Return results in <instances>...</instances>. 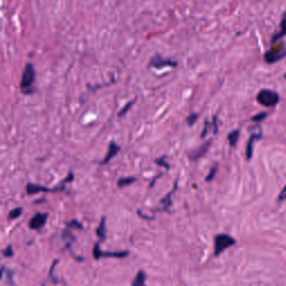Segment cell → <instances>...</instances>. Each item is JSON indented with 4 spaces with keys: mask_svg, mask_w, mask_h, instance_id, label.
Wrapping results in <instances>:
<instances>
[{
    "mask_svg": "<svg viewBox=\"0 0 286 286\" xmlns=\"http://www.w3.org/2000/svg\"><path fill=\"white\" fill-rule=\"evenodd\" d=\"M217 170H218V165H215V166L212 168V170H210L209 175L205 178V181H206V182L213 181V180L215 179V176L217 175Z\"/></svg>",
    "mask_w": 286,
    "mask_h": 286,
    "instance_id": "ac0fdd59",
    "label": "cell"
},
{
    "mask_svg": "<svg viewBox=\"0 0 286 286\" xmlns=\"http://www.w3.org/2000/svg\"><path fill=\"white\" fill-rule=\"evenodd\" d=\"M22 214V208L19 207V208H15V209H12L10 213H9L8 215V217L10 218V219H16L19 217V216Z\"/></svg>",
    "mask_w": 286,
    "mask_h": 286,
    "instance_id": "d6986e66",
    "label": "cell"
},
{
    "mask_svg": "<svg viewBox=\"0 0 286 286\" xmlns=\"http://www.w3.org/2000/svg\"><path fill=\"white\" fill-rule=\"evenodd\" d=\"M177 187H178V184L176 182L175 187H173V189L171 190V192H169V194L165 197V198H163V199L161 200V204L163 205V210H166V212H168L169 208L171 207V205H172V201H171L172 197H171V196L173 195V192H176Z\"/></svg>",
    "mask_w": 286,
    "mask_h": 286,
    "instance_id": "4fadbf2b",
    "label": "cell"
},
{
    "mask_svg": "<svg viewBox=\"0 0 286 286\" xmlns=\"http://www.w3.org/2000/svg\"><path fill=\"white\" fill-rule=\"evenodd\" d=\"M96 235L101 241H104L106 238V227H105V217H102L100 226L96 229Z\"/></svg>",
    "mask_w": 286,
    "mask_h": 286,
    "instance_id": "5bb4252c",
    "label": "cell"
},
{
    "mask_svg": "<svg viewBox=\"0 0 286 286\" xmlns=\"http://www.w3.org/2000/svg\"><path fill=\"white\" fill-rule=\"evenodd\" d=\"M210 125H212V124H210L209 122H206V123H205V128H204V131H203V132H201V138H205L206 135H207L208 131H209V128H210Z\"/></svg>",
    "mask_w": 286,
    "mask_h": 286,
    "instance_id": "484cf974",
    "label": "cell"
},
{
    "mask_svg": "<svg viewBox=\"0 0 286 286\" xmlns=\"http://www.w3.org/2000/svg\"><path fill=\"white\" fill-rule=\"evenodd\" d=\"M273 46L264 54V59L267 64H274L283 59L286 56V47L283 41L280 40L279 44H272Z\"/></svg>",
    "mask_w": 286,
    "mask_h": 286,
    "instance_id": "7a4b0ae2",
    "label": "cell"
},
{
    "mask_svg": "<svg viewBox=\"0 0 286 286\" xmlns=\"http://www.w3.org/2000/svg\"><path fill=\"white\" fill-rule=\"evenodd\" d=\"M137 181V178L134 177H126V178H121L118 181V187L119 188H123V187L126 186H130L131 184H133V182Z\"/></svg>",
    "mask_w": 286,
    "mask_h": 286,
    "instance_id": "e0dca14e",
    "label": "cell"
},
{
    "mask_svg": "<svg viewBox=\"0 0 286 286\" xmlns=\"http://www.w3.org/2000/svg\"><path fill=\"white\" fill-rule=\"evenodd\" d=\"M2 253H3V256H6V257H12L13 256V251H12L11 246L6 247V250H4Z\"/></svg>",
    "mask_w": 286,
    "mask_h": 286,
    "instance_id": "603a6c76",
    "label": "cell"
},
{
    "mask_svg": "<svg viewBox=\"0 0 286 286\" xmlns=\"http://www.w3.org/2000/svg\"><path fill=\"white\" fill-rule=\"evenodd\" d=\"M210 144H212V140H209V141H207L206 143H204L203 145H200L199 148H197L194 152H191L189 154V158L191 159V160H199L200 158H203L206 153H207L208 151V149L210 147Z\"/></svg>",
    "mask_w": 286,
    "mask_h": 286,
    "instance_id": "30bf717a",
    "label": "cell"
},
{
    "mask_svg": "<svg viewBox=\"0 0 286 286\" xmlns=\"http://www.w3.org/2000/svg\"><path fill=\"white\" fill-rule=\"evenodd\" d=\"M286 36V21L281 20V29L276 32V34L272 37V44L278 43V41L282 40V38Z\"/></svg>",
    "mask_w": 286,
    "mask_h": 286,
    "instance_id": "7c38bea8",
    "label": "cell"
},
{
    "mask_svg": "<svg viewBox=\"0 0 286 286\" xmlns=\"http://www.w3.org/2000/svg\"><path fill=\"white\" fill-rule=\"evenodd\" d=\"M267 115H269V113H266V112H262V113H259V114H256V115L253 116L252 121L253 122H261L264 119H266Z\"/></svg>",
    "mask_w": 286,
    "mask_h": 286,
    "instance_id": "44dd1931",
    "label": "cell"
},
{
    "mask_svg": "<svg viewBox=\"0 0 286 286\" xmlns=\"http://www.w3.org/2000/svg\"><path fill=\"white\" fill-rule=\"evenodd\" d=\"M263 138V133L259 132V133H253L251 135V138L248 139V142L246 145V159L248 161L251 160L253 158V153H254V143L256 140H260Z\"/></svg>",
    "mask_w": 286,
    "mask_h": 286,
    "instance_id": "9c48e42d",
    "label": "cell"
},
{
    "mask_svg": "<svg viewBox=\"0 0 286 286\" xmlns=\"http://www.w3.org/2000/svg\"><path fill=\"white\" fill-rule=\"evenodd\" d=\"M134 103H135V98H134V100H132V101H130V102L128 103V104H126V105L123 107V109H122V110L119 112V116H120V118H122V116H123L124 114L128 113L129 110L131 109V106H132V105L134 104Z\"/></svg>",
    "mask_w": 286,
    "mask_h": 286,
    "instance_id": "ffe728a7",
    "label": "cell"
},
{
    "mask_svg": "<svg viewBox=\"0 0 286 286\" xmlns=\"http://www.w3.org/2000/svg\"><path fill=\"white\" fill-rule=\"evenodd\" d=\"M67 227H75V228H78V229H82L83 226L81 224H79L77 220H73V222H69L67 224Z\"/></svg>",
    "mask_w": 286,
    "mask_h": 286,
    "instance_id": "cb8c5ba5",
    "label": "cell"
},
{
    "mask_svg": "<svg viewBox=\"0 0 286 286\" xmlns=\"http://www.w3.org/2000/svg\"><path fill=\"white\" fill-rule=\"evenodd\" d=\"M73 178H74V173L71 171L67 175V177L65 178L64 181L60 184L58 187H56V188L53 189H49L47 187H44V186H38V185H34V184H28L26 186V191L28 195H34V194H38V192H57L60 190H64L65 189V185L68 184V182L73 181Z\"/></svg>",
    "mask_w": 286,
    "mask_h": 286,
    "instance_id": "3957f363",
    "label": "cell"
},
{
    "mask_svg": "<svg viewBox=\"0 0 286 286\" xmlns=\"http://www.w3.org/2000/svg\"><path fill=\"white\" fill-rule=\"evenodd\" d=\"M156 163L157 165H159V166H163L165 167L166 169H169L170 167H169V165L167 162H165V157H162V158H160V159H157L156 160Z\"/></svg>",
    "mask_w": 286,
    "mask_h": 286,
    "instance_id": "d4e9b609",
    "label": "cell"
},
{
    "mask_svg": "<svg viewBox=\"0 0 286 286\" xmlns=\"http://www.w3.org/2000/svg\"><path fill=\"white\" fill-rule=\"evenodd\" d=\"M236 244V239L227 234H218L215 236V256H219L227 248L234 246Z\"/></svg>",
    "mask_w": 286,
    "mask_h": 286,
    "instance_id": "5b68a950",
    "label": "cell"
},
{
    "mask_svg": "<svg viewBox=\"0 0 286 286\" xmlns=\"http://www.w3.org/2000/svg\"><path fill=\"white\" fill-rule=\"evenodd\" d=\"M145 280H147V275H145V273H144L143 271H140L139 273L137 274V278H135V280L132 282V285L133 286L144 285L145 284Z\"/></svg>",
    "mask_w": 286,
    "mask_h": 286,
    "instance_id": "9a60e30c",
    "label": "cell"
},
{
    "mask_svg": "<svg viewBox=\"0 0 286 286\" xmlns=\"http://www.w3.org/2000/svg\"><path fill=\"white\" fill-rule=\"evenodd\" d=\"M284 77H285V78H286V73H285V74H284Z\"/></svg>",
    "mask_w": 286,
    "mask_h": 286,
    "instance_id": "f1b7e54d",
    "label": "cell"
},
{
    "mask_svg": "<svg viewBox=\"0 0 286 286\" xmlns=\"http://www.w3.org/2000/svg\"><path fill=\"white\" fill-rule=\"evenodd\" d=\"M46 222H47V214L37 213L34 217L30 219L29 228L34 229V231H39V229H41L45 226Z\"/></svg>",
    "mask_w": 286,
    "mask_h": 286,
    "instance_id": "ba28073f",
    "label": "cell"
},
{
    "mask_svg": "<svg viewBox=\"0 0 286 286\" xmlns=\"http://www.w3.org/2000/svg\"><path fill=\"white\" fill-rule=\"evenodd\" d=\"M119 151H120L119 145L116 144L114 141H112L109 145V151H107L105 158L101 161V165H106V163H109L111 161V159L114 158L116 154L119 153Z\"/></svg>",
    "mask_w": 286,
    "mask_h": 286,
    "instance_id": "8fae6325",
    "label": "cell"
},
{
    "mask_svg": "<svg viewBox=\"0 0 286 286\" xmlns=\"http://www.w3.org/2000/svg\"><path fill=\"white\" fill-rule=\"evenodd\" d=\"M129 255V252H103L101 250L100 243H96L93 248V256L95 260H100L102 257H118V259H124Z\"/></svg>",
    "mask_w": 286,
    "mask_h": 286,
    "instance_id": "8992f818",
    "label": "cell"
},
{
    "mask_svg": "<svg viewBox=\"0 0 286 286\" xmlns=\"http://www.w3.org/2000/svg\"><path fill=\"white\" fill-rule=\"evenodd\" d=\"M239 134H241L239 130H234L228 134V141H229V144H231L232 147H236V144L238 142V139H239Z\"/></svg>",
    "mask_w": 286,
    "mask_h": 286,
    "instance_id": "2e32d148",
    "label": "cell"
},
{
    "mask_svg": "<svg viewBox=\"0 0 286 286\" xmlns=\"http://www.w3.org/2000/svg\"><path fill=\"white\" fill-rule=\"evenodd\" d=\"M36 77V71L34 65L31 63L26 64L24 73H22L21 82H20V90L25 94H30L34 93V82Z\"/></svg>",
    "mask_w": 286,
    "mask_h": 286,
    "instance_id": "6da1fadb",
    "label": "cell"
},
{
    "mask_svg": "<svg viewBox=\"0 0 286 286\" xmlns=\"http://www.w3.org/2000/svg\"><path fill=\"white\" fill-rule=\"evenodd\" d=\"M213 128H214V133H217L218 132V124H217V118L214 116L213 119Z\"/></svg>",
    "mask_w": 286,
    "mask_h": 286,
    "instance_id": "83f0119b",
    "label": "cell"
},
{
    "mask_svg": "<svg viewBox=\"0 0 286 286\" xmlns=\"http://www.w3.org/2000/svg\"><path fill=\"white\" fill-rule=\"evenodd\" d=\"M279 200H280V201L286 200V186H285L284 188L282 189V191L280 192V195H279Z\"/></svg>",
    "mask_w": 286,
    "mask_h": 286,
    "instance_id": "4316f807",
    "label": "cell"
},
{
    "mask_svg": "<svg viewBox=\"0 0 286 286\" xmlns=\"http://www.w3.org/2000/svg\"><path fill=\"white\" fill-rule=\"evenodd\" d=\"M177 65H178V63L176 62V60L162 57L160 54H156L151 58V60H150V66L156 67V68H162V67H165V66L176 67Z\"/></svg>",
    "mask_w": 286,
    "mask_h": 286,
    "instance_id": "52a82bcc",
    "label": "cell"
},
{
    "mask_svg": "<svg viewBox=\"0 0 286 286\" xmlns=\"http://www.w3.org/2000/svg\"><path fill=\"white\" fill-rule=\"evenodd\" d=\"M256 100L263 106H265V107H274L275 105L279 104L280 95H279L278 92L264 88V90L260 91L259 94H257Z\"/></svg>",
    "mask_w": 286,
    "mask_h": 286,
    "instance_id": "277c9868",
    "label": "cell"
},
{
    "mask_svg": "<svg viewBox=\"0 0 286 286\" xmlns=\"http://www.w3.org/2000/svg\"><path fill=\"white\" fill-rule=\"evenodd\" d=\"M198 116H199V115L197 114V113H192V114H190V115L188 116V118H187V122H188V125H189V126H192V125H194V124H195V122H196L197 120H198Z\"/></svg>",
    "mask_w": 286,
    "mask_h": 286,
    "instance_id": "7402d4cb",
    "label": "cell"
}]
</instances>
